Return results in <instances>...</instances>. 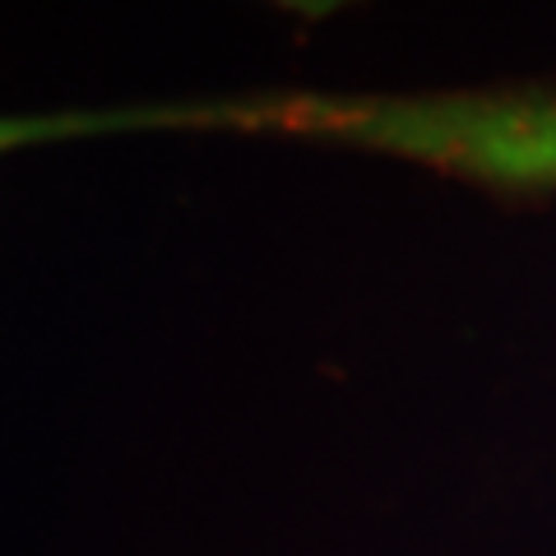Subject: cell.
Returning <instances> with one entry per match:
<instances>
[{
    "label": "cell",
    "instance_id": "obj_2",
    "mask_svg": "<svg viewBox=\"0 0 556 556\" xmlns=\"http://www.w3.org/2000/svg\"><path fill=\"white\" fill-rule=\"evenodd\" d=\"M274 5H283V10H292V14H306V20H320V14L348 5V0H274Z\"/></svg>",
    "mask_w": 556,
    "mask_h": 556
},
{
    "label": "cell",
    "instance_id": "obj_1",
    "mask_svg": "<svg viewBox=\"0 0 556 556\" xmlns=\"http://www.w3.org/2000/svg\"><path fill=\"white\" fill-rule=\"evenodd\" d=\"M251 126H288L298 135H334L408 153L455 177L496 190L556 186V93H459L390 102H278L247 112Z\"/></svg>",
    "mask_w": 556,
    "mask_h": 556
}]
</instances>
